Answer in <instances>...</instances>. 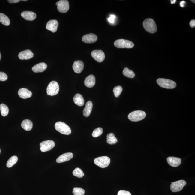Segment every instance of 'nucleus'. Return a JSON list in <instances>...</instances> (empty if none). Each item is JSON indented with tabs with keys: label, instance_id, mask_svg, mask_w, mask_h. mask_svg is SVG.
<instances>
[{
	"label": "nucleus",
	"instance_id": "79ce46f5",
	"mask_svg": "<svg viewBox=\"0 0 195 195\" xmlns=\"http://www.w3.org/2000/svg\"><path fill=\"white\" fill-rule=\"evenodd\" d=\"M192 1V2H193V3H195V1Z\"/></svg>",
	"mask_w": 195,
	"mask_h": 195
},
{
	"label": "nucleus",
	"instance_id": "b1692460",
	"mask_svg": "<svg viewBox=\"0 0 195 195\" xmlns=\"http://www.w3.org/2000/svg\"><path fill=\"white\" fill-rule=\"evenodd\" d=\"M33 125L32 122L28 119L24 120L21 124L22 128L26 131L31 130L32 128Z\"/></svg>",
	"mask_w": 195,
	"mask_h": 195
},
{
	"label": "nucleus",
	"instance_id": "f704fd0d",
	"mask_svg": "<svg viewBox=\"0 0 195 195\" xmlns=\"http://www.w3.org/2000/svg\"><path fill=\"white\" fill-rule=\"evenodd\" d=\"M118 195H132V194L128 191L120 190L118 192Z\"/></svg>",
	"mask_w": 195,
	"mask_h": 195
},
{
	"label": "nucleus",
	"instance_id": "4be33fe9",
	"mask_svg": "<svg viewBox=\"0 0 195 195\" xmlns=\"http://www.w3.org/2000/svg\"><path fill=\"white\" fill-rule=\"evenodd\" d=\"M47 68V65L44 63H40L34 65L32 68V70L35 73L43 72Z\"/></svg>",
	"mask_w": 195,
	"mask_h": 195
},
{
	"label": "nucleus",
	"instance_id": "ea45409f",
	"mask_svg": "<svg viewBox=\"0 0 195 195\" xmlns=\"http://www.w3.org/2000/svg\"><path fill=\"white\" fill-rule=\"evenodd\" d=\"M171 3L172 4H174L176 2V0H173V1H171Z\"/></svg>",
	"mask_w": 195,
	"mask_h": 195
},
{
	"label": "nucleus",
	"instance_id": "f03ea898",
	"mask_svg": "<svg viewBox=\"0 0 195 195\" xmlns=\"http://www.w3.org/2000/svg\"><path fill=\"white\" fill-rule=\"evenodd\" d=\"M157 82L161 87L167 89H173L176 86V83L169 79L159 78L157 80Z\"/></svg>",
	"mask_w": 195,
	"mask_h": 195
},
{
	"label": "nucleus",
	"instance_id": "4c0bfd02",
	"mask_svg": "<svg viewBox=\"0 0 195 195\" xmlns=\"http://www.w3.org/2000/svg\"><path fill=\"white\" fill-rule=\"evenodd\" d=\"M20 0H8V1L9 3H17L20 2Z\"/></svg>",
	"mask_w": 195,
	"mask_h": 195
},
{
	"label": "nucleus",
	"instance_id": "f3484780",
	"mask_svg": "<svg viewBox=\"0 0 195 195\" xmlns=\"http://www.w3.org/2000/svg\"><path fill=\"white\" fill-rule=\"evenodd\" d=\"M167 162L170 166L176 167L180 166L182 163V160L178 157H168L167 158Z\"/></svg>",
	"mask_w": 195,
	"mask_h": 195
},
{
	"label": "nucleus",
	"instance_id": "bb28decb",
	"mask_svg": "<svg viewBox=\"0 0 195 195\" xmlns=\"http://www.w3.org/2000/svg\"><path fill=\"white\" fill-rule=\"evenodd\" d=\"M18 158L17 156H13L10 157L7 162L6 166L8 168L11 167L17 162Z\"/></svg>",
	"mask_w": 195,
	"mask_h": 195
},
{
	"label": "nucleus",
	"instance_id": "a19ab883",
	"mask_svg": "<svg viewBox=\"0 0 195 195\" xmlns=\"http://www.w3.org/2000/svg\"><path fill=\"white\" fill-rule=\"evenodd\" d=\"M2 58V55L1 52H0V61H1Z\"/></svg>",
	"mask_w": 195,
	"mask_h": 195
},
{
	"label": "nucleus",
	"instance_id": "c9c22d12",
	"mask_svg": "<svg viewBox=\"0 0 195 195\" xmlns=\"http://www.w3.org/2000/svg\"><path fill=\"white\" fill-rule=\"evenodd\" d=\"M115 16L113 15L111 16L108 19L109 22L111 23H113L114 22L115 19Z\"/></svg>",
	"mask_w": 195,
	"mask_h": 195
},
{
	"label": "nucleus",
	"instance_id": "cd10ccee",
	"mask_svg": "<svg viewBox=\"0 0 195 195\" xmlns=\"http://www.w3.org/2000/svg\"><path fill=\"white\" fill-rule=\"evenodd\" d=\"M123 73V75L125 77L131 79L134 78L135 76L134 73L127 68H125L124 69Z\"/></svg>",
	"mask_w": 195,
	"mask_h": 195
},
{
	"label": "nucleus",
	"instance_id": "2eb2a0df",
	"mask_svg": "<svg viewBox=\"0 0 195 195\" xmlns=\"http://www.w3.org/2000/svg\"><path fill=\"white\" fill-rule=\"evenodd\" d=\"M74 154L71 152H67L62 154L56 159V162L58 163L67 162L73 158Z\"/></svg>",
	"mask_w": 195,
	"mask_h": 195
},
{
	"label": "nucleus",
	"instance_id": "dca6fc26",
	"mask_svg": "<svg viewBox=\"0 0 195 195\" xmlns=\"http://www.w3.org/2000/svg\"><path fill=\"white\" fill-rule=\"evenodd\" d=\"M72 67L74 72L78 74H80L84 70V63L81 61H76L74 62Z\"/></svg>",
	"mask_w": 195,
	"mask_h": 195
},
{
	"label": "nucleus",
	"instance_id": "f8f14e48",
	"mask_svg": "<svg viewBox=\"0 0 195 195\" xmlns=\"http://www.w3.org/2000/svg\"><path fill=\"white\" fill-rule=\"evenodd\" d=\"M58 23L57 20H51L49 21L46 26L47 29L52 32V33L56 32L57 31Z\"/></svg>",
	"mask_w": 195,
	"mask_h": 195
},
{
	"label": "nucleus",
	"instance_id": "39448f33",
	"mask_svg": "<svg viewBox=\"0 0 195 195\" xmlns=\"http://www.w3.org/2000/svg\"><path fill=\"white\" fill-rule=\"evenodd\" d=\"M115 47L118 48H132L134 46V44L132 41L124 39H118L114 42Z\"/></svg>",
	"mask_w": 195,
	"mask_h": 195
},
{
	"label": "nucleus",
	"instance_id": "ddd939ff",
	"mask_svg": "<svg viewBox=\"0 0 195 195\" xmlns=\"http://www.w3.org/2000/svg\"><path fill=\"white\" fill-rule=\"evenodd\" d=\"M98 37L96 35L93 33H90L85 35L83 36L82 40L86 43H93L97 41Z\"/></svg>",
	"mask_w": 195,
	"mask_h": 195
},
{
	"label": "nucleus",
	"instance_id": "9d476101",
	"mask_svg": "<svg viewBox=\"0 0 195 195\" xmlns=\"http://www.w3.org/2000/svg\"><path fill=\"white\" fill-rule=\"evenodd\" d=\"M55 143L54 141L47 140L42 142L40 143V150L41 151L45 152L50 150L54 148Z\"/></svg>",
	"mask_w": 195,
	"mask_h": 195
},
{
	"label": "nucleus",
	"instance_id": "2f4dec72",
	"mask_svg": "<svg viewBox=\"0 0 195 195\" xmlns=\"http://www.w3.org/2000/svg\"><path fill=\"white\" fill-rule=\"evenodd\" d=\"M103 132V130L102 128H98L95 129L94 130L92 134V136L95 138L98 137L102 134Z\"/></svg>",
	"mask_w": 195,
	"mask_h": 195
},
{
	"label": "nucleus",
	"instance_id": "a211bd4d",
	"mask_svg": "<svg viewBox=\"0 0 195 195\" xmlns=\"http://www.w3.org/2000/svg\"><path fill=\"white\" fill-rule=\"evenodd\" d=\"M22 17L26 20L33 21L36 19V14L32 11H24L21 13Z\"/></svg>",
	"mask_w": 195,
	"mask_h": 195
},
{
	"label": "nucleus",
	"instance_id": "6ab92c4d",
	"mask_svg": "<svg viewBox=\"0 0 195 195\" xmlns=\"http://www.w3.org/2000/svg\"><path fill=\"white\" fill-rule=\"evenodd\" d=\"M18 95L22 99H26L31 97L32 93L29 90L26 88H21L19 90Z\"/></svg>",
	"mask_w": 195,
	"mask_h": 195
},
{
	"label": "nucleus",
	"instance_id": "7c9ffc66",
	"mask_svg": "<svg viewBox=\"0 0 195 195\" xmlns=\"http://www.w3.org/2000/svg\"><path fill=\"white\" fill-rule=\"evenodd\" d=\"M85 191L81 188H74L73 190V194L74 195H84Z\"/></svg>",
	"mask_w": 195,
	"mask_h": 195
},
{
	"label": "nucleus",
	"instance_id": "20e7f679",
	"mask_svg": "<svg viewBox=\"0 0 195 195\" xmlns=\"http://www.w3.org/2000/svg\"><path fill=\"white\" fill-rule=\"evenodd\" d=\"M55 128L58 132L65 135H69L71 133V130L67 124L62 122H58L55 124Z\"/></svg>",
	"mask_w": 195,
	"mask_h": 195
},
{
	"label": "nucleus",
	"instance_id": "37998d69",
	"mask_svg": "<svg viewBox=\"0 0 195 195\" xmlns=\"http://www.w3.org/2000/svg\"><path fill=\"white\" fill-rule=\"evenodd\" d=\"M1 149H0V153H1Z\"/></svg>",
	"mask_w": 195,
	"mask_h": 195
},
{
	"label": "nucleus",
	"instance_id": "a878e982",
	"mask_svg": "<svg viewBox=\"0 0 195 195\" xmlns=\"http://www.w3.org/2000/svg\"><path fill=\"white\" fill-rule=\"evenodd\" d=\"M0 22L5 26H9L10 21L9 18L5 14L0 13Z\"/></svg>",
	"mask_w": 195,
	"mask_h": 195
},
{
	"label": "nucleus",
	"instance_id": "4468645a",
	"mask_svg": "<svg viewBox=\"0 0 195 195\" xmlns=\"http://www.w3.org/2000/svg\"><path fill=\"white\" fill-rule=\"evenodd\" d=\"M18 56L20 60H29L33 57L34 54L31 50H27L20 52Z\"/></svg>",
	"mask_w": 195,
	"mask_h": 195
},
{
	"label": "nucleus",
	"instance_id": "c85d7f7f",
	"mask_svg": "<svg viewBox=\"0 0 195 195\" xmlns=\"http://www.w3.org/2000/svg\"><path fill=\"white\" fill-rule=\"evenodd\" d=\"M73 175L78 178H81L84 176V174L80 168H76L73 171Z\"/></svg>",
	"mask_w": 195,
	"mask_h": 195
},
{
	"label": "nucleus",
	"instance_id": "473e14b6",
	"mask_svg": "<svg viewBox=\"0 0 195 195\" xmlns=\"http://www.w3.org/2000/svg\"><path fill=\"white\" fill-rule=\"evenodd\" d=\"M122 91H123V88L122 86H118L115 87L113 89V92L114 93L115 96L116 97H119Z\"/></svg>",
	"mask_w": 195,
	"mask_h": 195
},
{
	"label": "nucleus",
	"instance_id": "9b49d317",
	"mask_svg": "<svg viewBox=\"0 0 195 195\" xmlns=\"http://www.w3.org/2000/svg\"><path fill=\"white\" fill-rule=\"evenodd\" d=\"M91 56L94 59L99 63L102 62L105 59V54L102 50H94L91 53Z\"/></svg>",
	"mask_w": 195,
	"mask_h": 195
},
{
	"label": "nucleus",
	"instance_id": "72a5a7b5",
	"mask_svg": "<svg viewBox=\"0 0 195 195\" xmlns=\"http://www.w3.org/2000/svg\"><path fill=\"white\" fill-rule=\"evenodd\" d=\"M8 79V75L4 72H0V81H4Z\"/></svg>",
	"mask_w": 195,
	"mask_h": 195
},
{
	"label": "nucleus",
	"instance_id": "5701e85b",
	"mask_svg": "<svg viewBox=\"0 0 195 195\" xmlns=\"http://www.w3.org/2000/svg\"><path fill=\"white\" fill-rule=\"evenodd\" d=\"M74 101L76 104L82 106L84 104V100L82 96L80 94H76L74 97Z\"/></svg>",
	"mask_w": 195,
	"mask_h": 195
},
{
	"label": "nucleus",
	"instance_id": "58836bf2",
	"mask_svg": "<svg viewBox=\"0 0 195 195\" xmlns=\"http://www.w3.org/2000/svg\"><path fill=\"white\" fill-rule=\"evenodd\" d=\"M186 3V2L185 1H182L181 2H180V6L182 7V8H183L184 6H185V4Z\"/></svg>",
	"mask_w": 195,
	"mask_h": 195
},
{
	"label": "nucleus",
	"instance_id": "e433bc0d",
	"mask_svg": "<svg viewBox=\"0 0 195 195\" xmlns=\"http://www.w3.org/2000/svg\"><path fill=\"white\" fill-rule=\"evenodd\" d=\"M190 26L191 28H194L195 26V20H192L190 21L189 23Z\"/></svg>",
	"mask_w": 195,
	"mask_h": 195
},
{
	"label": "nucleus",
	"instance_id": "393cba45",
	"mask_svg": "<svg viewBox=\"0 0 195 195\" xmlns=\"http://www.w3.org/2000/svg\"><path fill=\"white\" fill-rule=\"evenodd\" d=\"M107 142L110 145L115 144L118 142V140L113 133H110L107 136Z\"/></svg>",
	"mask_w": 195,
	"mask_h": 195
},
{
	"label": "nucleus",
	"instance_id": "6e6552de",
	"mask_svg": "<svg viewBox=\"0 0 195 195\" xmlns=\"http://www.w3.org/2000/svg\"><path fill=\"white\" fill-rule=\"evenodd\" d=\"M186 184L187 182L184 180H180L172 182L170 185V189L173 192H178L182 190Z\"/></svg>",
	"mask_w": 195,
	"mask_h": 195
},
{
	"label": "nucleus",
	"instance_id": "1a4fd4ad",
	"mask_svg": "<svg viewBox=\"0 0 195 195\" xmlns=\"http://www.w3.org/2000/svg\"><path fill=\"white\" fill-rule=\"evenodd\" d=\"M58 11L62 13H65L68 11L70 6L67 0H61L56 3Z\"/></svg>",
	"mask_w": 195,
	"mask_h": 195
},
{
	"label": "nucleus",
	"instance_id": "c756f323",
	"mask_svg": "<svg viewBox=\"0 0 195 195\" xmlns=\"http://www.w3.org/2000/svg\"><path fill=\"white\" fill-rule=\"evenodd\" d=\"M1 115L3 116H6L8 114L9 109L8 106L4 104H1L0 105Z\"/></svg>",
	"mask_w": 195,
	"mask_h": 195
},
{
	"label": "nucleus",
	"instance_id": "423d86ee",
	"mask_svg": "<svg viewBox=\"0 0 195 195\" xmlns=\"http://www.w3.org/2000/svg\"><path fill=\"white\" fill-rule=\"evenodd\" d=\"M110 159L107 156H102L95 159L94 163L95 164L100 168L107 167L110 163Z\"/></svg>",
	"mask_w": 195,
	"mask_h": 195
},
{
	"label": "nucleus",
	"instance_id": "412c9836",
	"mask_svg": "<svg viewBox=\"0 0 195 195\" xmlns=\"http://www.w3.org/2000/svg\"><path fill=\"white\" fill-rule=\"evenodd\" d=\"M93 103L91 101H88L86 103V107L83 111V114L84 116L88 117L89 116L93 109Z\"/></svg>",
	"mask_w": 195,
	"mask_h": 195
},
{
	"label": "nucleus",
	"instance_id": "7ed1b4c3",
	"mask_svg": "<svg viewBox=\"0 0 195 195\" xmlns=\"http://www.w3.org/2000/svg\"><path fill=\"white\" fill-rule=\"evenodd\" d=\"M146 116V113L144 111L137 110L132 112L128 115V118L132 122H138L144 119Z\"/></svg>",
	"mask_w": 195,
	"mask_h": 195
},
{
	"label": "nucleus",
	"instance_id": "f257e3e1",
	"mask_svg": "<svg viewBox=\"0 0 195 195\" xmlns=\"http://www.w3.org/2000/svg\"><path fill=\"white\" fill-rule=\"evenodd\" d=\"M143 26L145 29L148 33H154L157 31V25L153 19L151 18L145 19L143 21Z\"/></svg>",
	"mask_w": 195,
	"mask_h": 195
},
{
	"label": "nucleus",
	"instance_id": "0eeeda50",
	"mask_svg": "<svg viewBox=\"0 0 195 195\" xmlns=\"http://www.w3.org/2000/svg\"><path fill=\"white\" fill-rule=\"evenodd\" d=\"M59 91V86L56 81H52L50 83L47 88V95L54 96L57 94Z\"/></svg>",
	"mask_w": 195,
	"mask_h": 195
},
{
	"label": "nucleus",
	"instance_id": "aec40b11",
	"mask_svg": "<svg viewBox=\"0 0 195 195\" xmlns=\"http://www.w3.org/2000/svg\"><path fill=\"white\" fill-rule=\"evenodd\" d=\"M85 86L88 88H92L95 84V78L93 75H90L87 77L84 81Z\"/></svg>",
	"mask_w": 195,
	"mask_h": 195
}]
</instances>
